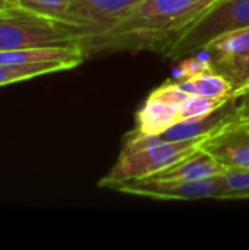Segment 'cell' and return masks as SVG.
Segmentation results:
<instances>
[{"instance_id":"obj_12","label":"cell","mask_w":249,"mask_h":250,"mask_svg":"<svg viewBox=\"0 0 249 250\" xmlns=\"http://www.w3.org/2000/svg\"><path fill=\"white\" fill-rule=\"evenodd\" d=\"M176 82L183 91L192 95H203L210 98H227L235 94L232 83L217 72H205Z\"/></svg>"},{"instance_id":"obj_8","label":"cell","mask_w":249,"mask_h":250,"mask_svg":"<svg viewBox=\"0 0 249 250\" xmlns=\"http://www.w3.org/2000/svg\"><path fill=\"white\" fill-rule=\"evenodd\" d=\"M139 1L141 0H70L66 21L79 29L84 40L120 22Z\"/></svg>"},{"instance_id":"obj_3","label":"cell","mask_w":249,"mask_h":250,"mask_svg":"<svg viewBox=\"0 0 249 250\" xmlns=\"http://www.w3.org/2000/svg\"><path fill=\"white\" fill-rule=\"evenodd\" d=\"M244 28H249V0H217L163 54L183 59L201 51L214 38Z\"/></svg>"},{"instance_id":"obj_13","label":"cell","mask_w":249,"mask_h":250,"mask_svg":"<svg viewBox=\"0 0 249 250\" xmlns=\"http://www.w3.org/2000/svg\"><path fill=\"white\" fill-rule=\"evenodd\" d=\"M69 70L62 63H7L0 64V86L28 81L32 78Z\"/></svg>"},{"instance_id":"obj_19","label":"cell","mask_w":249,"mask_h":250,"mask_svg":"<svg viewBox=\"0 0 249 250\" xmlns=\"http://www.w3.org/2000/svg\"><path fill=\"white\" fill-rule=\"evenodd\" d=\"M9 6H13V4H10L7 0H0V10H3V9L9 7Z\"/></svg>"},{"instance_id":"obj_1","label":"cell","mask_w":249,"mask_h":250,"mask_svg":"<svg viewBox=\"0 0 249 250\" xmlns=\"http://www.w3.org/2000/svg\"><path fill=\"white\" fill-rule=\"evenodd\" d=\"M217 0H141L120 22L85 37V56L117 51L164 53Z\"/></svg>"},{"instance_id":"obj_4","label":"cell","mask_w":249,"mask_h":250,"mask_svg":"<svg viewBox=\"0 0 249 250\" xmlns=\"http://www.w3.org/2000/svg\"><path fill=\"white\" fill-rule=\"evenodd\" d=\"M204 139L188 141H163L154 146L141 149L129 155H119L113 168L100 182V188L109 189L112 185L126 180H136L151 177L163 168L172 166L181 158L189 155L200 148Z\"/></svg>"},{"instance_id":"obj_10","label":"cell","mask_w":249,"mask_h":250,"mask_svg":"<svg viewBox=\"0 0 249 250\" xmlns=\"http://www.w3.org/2000/svg\"><path fill=\"white\" fill-rule=\"evenodd\" d=\"M226 168L227 167H225L211 154L200 146L189 155L181 158L179 161L163 168L151 177L179 182H201L222 176Z\"/></svg>"},{"instance_id":"obj_14","label":"cell","mask_w":249,"mask_h":250,"mask_svg":"<svg viewBox=\"0 0 249 250\" xmlns=\"http://www.w3.org/2000/svg\"><path fill=\"white\" fill-rule=\"evenodd\" d=\"M219 180L222 199H249V168H226Z\"/></svg>"},{"instance_id":"obj_18","label":"cell","mask_w":249,"mask_h":250,"mask_svg":"<svg viewBox=\"0 0 249 250\" xmlns=\"http://www.w3.org/2000/svg\"><path fill=\"white\" fill-rule=\"evenodd\" d=\"M153 98H157L169 105H173V107H179L191 94H188L186 91H183L179 83L175 81V82H166L163 83L161 86L156 88L151 94H150Z\"/></svg>"},{"instance_id":"obj_2","label":"cell","mask_w":249,"mask_h":250,"mask_svg":"<svg viewBox=\"0 0 249 250\" xmlns=\"http://www.w3.org/2000/svg\"><path fill=\"white\" fill-rule=\"evenodd\" d=\"M82 34L68 22L31 12L19 4L0 10V51L34 47H79Z\"/></svg>"},{"instance_id":"obj_17","label":"cell","mask_w":249,"mask_h":250,"mask_svg":"<svg viewBox=\"0 0 249 250\" xmlns=\"http://www.w3.org/2000/svg\"><path fill=\"white\" fill-rule=\"evenodd\" d=\"M205 72H216V70L208 54L205 51H198L195 53V56L189 54L183 57V60L179 63L176 69V81H182Z\"/></svg>"},{"instance_id":"obj_16","label":"cell","mask_w":249,"mask_h":250,"mask_svg":"<svg viewBox=\"0 0 249 250\" xmlns=\"http://www.w3.org/2000/svg\"><path fill=\"white\" fill-rule=\"evenodd\" d=\"M18 4L38 15L68 22L66 16L69 12L70 0H19Z\"/></svg>"},{"instance_id":"obj_6","label":"cell","mask_w":249,"mask_h":250,"mask_svg":"<svg viewBox=\"0 0 249 250\" xmlns=\"http://www.w3.org/2000/svg\"><path fill=\"white\" fill-rule=\"evenodd\" d=\"M201 51L208 54L214 70L232 83L235 94L249 91V28L226 32Z\"/></svg>"},{"instance_id":"obj_20","label":"cell","mask_w":249,"mask_h":250,"mask_svg":"<svg viewBox=\"0 0 249 250\" xmlns=\"http://www.w3.org/2000/svg\"><path fill=\"white\" fill-rule=\"evenodd\" d=\"M7 1H9L10 4H18V3H19V0H7Z\"/></svg>"},{"instance_id":"obj_5","label":"cell","mask_w":249,"mask_h":250,"mask_svg":"<svg viewBox=\"0 0 249 250\" xmlns=\"http://www.w3.org/2000/svg\"><path fill=\"white\" fill-rule=\"evenodd\" d=\"M109 189L142 196L157 201H198V199H222V186L219 177L201 182H179L167 179H136L112 185Z\"/></svg>"},{"instance_id":"obj_7","label":"cell","mask_w":249,"mask_h":250,"mask_svg":"<svg viewBox=\"0 0 249 250\" xmlns=\"http://www.w3.org/2000/svg\"><path fill=\"white\" fill-rule=\"evenodd\" d=\"M248 92H239L230 95L219 108L210 113L205 117L192 119L181 122L164 133H161V139L164 141H188V139H205L223 127L239 122L247 117L248 113Z\"/></svg>"},{"instance_id":"obj_9","label":"cell","mask_w":249,"mask_h":250,"mask_svg":"<svg viewBox=\"0 0 249 250\" xmlns=\"http://www.w3.org/2000/svg\"><path fill=\"white\" fill-rule=\"evenodd\" d=\"M200 146L227 168H249V119L223 127Z\"/></svg>"},{"instance_id":"obj_15","label":"cell","mask_w":249,"mask_h":250,"mask_svg":"<svg viewBox=\"0 0 249 250\" xmlns=\"http://www.w3.org/2000/svg\"><path fill=\"white\" fill-rule=\"evenodd\" d=\"M229 98V97H227ZM227 98H210V97H203V95H189L179 107H178V114L179 120H192V119H200L205 117L210 113H213L216 108H219Z\"/></svg>"},{"instance_id":"obj_11","label":"cell","mask_w":249,"mask_h":250,"mask_svg":"<svg viewBox=\"0 0 249 250\" xmlns=\"http://www.w3.org/2000/svg\"><path fill=\"white\" fill-rule=\"evenodd\" d=\"M178 123H181L178 108L150 95L136 113L135 132L142 135H161Z\"/></svg>"},{"instance_id":"obj_21","label":"cell","mask_w":249,"mask_h":250,"mask_svg":"<svg viewBox=\"0 0 249 250\" xmlns=\"http://www.w3.org/2000/svg\"><path fill=\"white\" fill-rule=\"evenodd\" d=\"M247 117L249 119V92H248V113H247Z\"/></svg>"}]
</instances>
